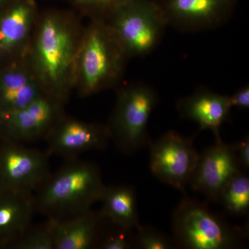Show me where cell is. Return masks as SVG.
I'll return each instance as SVG.
<instances>
[{
  "instance_id": "cell-1",
  "label": "cell",
  "mask_w": 249,
  "mask_h": 249,
  "mask_svg": "<svg viewBox=\"0 0 249 249\" xmlns=\"http://www.w3.org/2000/svg\"><path fill=\"white\" fill-rule=\"evenodd\" d=\"M106 188L95 163L76 157L69 159L36 191V211L47 218L73 217L101 201Z\"/></svg>"
},
{
  "instance_id": "cell-2",
  "label": "cell",
  "mask_w": 249,
  "mask_h": 249,
  "mask_svg": "<svg viewBox=\"0 0 249 249\" xmlns=\"http://www.w3.org/2000/svg\"><path fill=\"white\" fill-rule=\"evenodd\" d=\"M175 242L188 249H229L242 243L246 234L230 225L200 201L186 196L173 214Z\"/></svg>"
},
{
  "instance_id": "cell-3",
  "label": "cell",
  "mask_w": 249,
  "mask_h": 249,
  "mask_svg": "<svg viewBox=\"0 0 249 249\" xmlns=\"http://www.w3.org/2000/svg\"><path fill=\"white\" fill-rule=\"evenodd\" d=\"M158 102V93L143 82L129 84L119 91L107 127L118 150L132 155L150 143L148 123Z\"/></svg>"
},
{
  "instance_id": "cell-4",
  "label": "cell",
  "mask_w": 249,
  "mask_h": 249,
  "mask_svg": "<svg viewBox=\"0 0 249 249\" xmlns=\"http://www.w3.org/2000/svg\"><path fill=\"white\" fill-rule=\"evenodd\" d=\"M109 17V27L129 57L151 53L168 26L155 0H123Z\"/></svg>"
},
{
  "instance_id": "cell-5",
  "label": "cell",
  "mask_w": 249,
  "mask_h": 249,
  "mask_svg": "<svg viewBox=\"0 0 249 249\" xmlns=\"http://www.w3.org/2000/svg\"><path fill=\"white\" fill-rule=\"evenodd\" d=\"M127 57L111 28L97 23L88 34L82 53L83 93L90 94L112 84L120 76Z\"/></svg>"
},
{
  "instance_id": "cell-6",
  "label": "cell",
  "mask_w": 249,
  "mask_h": 249,
  "mask_svg": "<svg viewBox=\"0 0 249 249\" xmlns=\"http://www.w3.org/2000/svg\"><path fill=\"white\" fill-rule=\"evenodd\" d=\"M199 156L193 139L168 131L150 142V170L160 181L184 191L191 181Z\"/></svg>"
},
{
  "instance_id": "cell-7",
  "label": "cell",
  "mask_w": 249,
  "mask_h": 249,
  "mask_svg": "<svg viewBox=\"0 0 249 249\" xmlns=\"http://www.w3.org/2000/svg\"><path fill=\"white\" fill-rule=\"evenodd\" d=\"M48 152L20 142L2 141L0 145V188L36 192L50 174Z\"/></svg>"
},
{
  "instance_id": "cell-8",
  "label": "cell",
  "mask_w": 249,
  "mask_h": 249,
  "mask_svg": "<svg viewBox=\"0 0 249 249\" xmlns=\"http://www.w3.org/2000/svg\"><path fill=\"white\" fill-rule=\"evenodd\" d=\"M168 26L182 32L220 27L235 11L237 0H155Z\"/></svg>"
},
{
  "instance_id": "cell-9",
  "label": "cell",
  "mask_w": 249,
  "mask_h": 249,
  "mask_svg": "<svg viewBox=\"0 0 249 249\" xmlns=\"http://www.w3.org/2000/svg\"><path fill=\"white\" fill-rule=\"evenodd\" d=\"M240 169L233 145L216 142L199 155L189 184L194 191L218 201L224 187L242 173Z\"/></svg>"
},
{
  "instance_id": "cell-10",
  "label": "cell",
  "mask_w": 249,
  "mask_h": 249,
  "mask_svg": "<svg viewBox=\"0 0 249 249\" xmlns=\"http://www.w3.org/2000/svg\"><path fill=\"white\" fill-rule=\"evenodd\" d=\"M57 112L56 105L44 96L21 109L0 112L2 141L23 143L45 137L55 124Z\"/></svg>"
},
{
  "instance_id": "cell-11",
  "label": "cell",
  "mask_w": 249,
  "mask_h": 249,
  "mask_svg": "<svg viewBox=\"0 0 249 249\" xmlns=\"http://www.w3.org/2000/svg\"><path fill=\"white\" fill-rule=\"evenodd\" d=\"M45 138L49 155L69 160L90 150H102L110 136L107 127L67 119L54 124Z\"/></svg>"
},
{
  "instance_id": "cell-12",
  "label": "cell",
  "mask_w": 249,
  "mask_h": 249,
  "mask_svg": "<svg viewBox=\"0 0 249 249\" xmlns=\"http://www.w3.org/2000/svg\"><path fill=\"white\" fill-rule=\"evenodd\" d=\"M73 45L68 31L56 19L48 18L41 27L37 43L40 69L49 81L59 83L71 64Z\"/></svg>"
},
{
  "instance_id": "cell-13",
  "label": "cell",
  "mask_w": 249,
  "mask_h": 249,
  "mask_svg": "<svg viewBox=\"0 0 249 249\" xmlns=\"http://www.w3.org/2000/svg\"><path fill=\"white\" fill-rule=\"evenodd\" d=\"M176 106L183 119L199 124L200 130L212 131L217 142L222 141L221 126L229 119L232 108L229 96L208 89H200L180 98Z\"/></svg>"
},
{
  "instance_id": "cell-14",
  "label": "cell",
  "mask_w": 249,
  "mask_h": 249,
  "mask_svg": "<svg viewBox=\"0 0 249 249\" xmlns=\"http://www.w3.org/2000/svg\"><path fill=\"white\" fill-rule=\"evenodd\" d=\"M35 211L33 193L0 188V247L11 248L31 225Z\"/></svg>"
},
{
  "instance_id": "cell-15",
  "label": "cell",
  "mask_w": 249,
  "mask_h": 249,
  "mask_svg": "<svg viewBox=\"0 0 249 249\" xmlns=\"http://www.w3.org/2000/svg\"><path fill=\"white\" fill-rule=\"evenodd\" d=\"M52 219L54 249H88L101 240L103 220L101 211L90 209L65 219Z\"/></svg>"
},
{
  "instance_id": "cell-16",
  "label": "cell",
  "mask_w": 249,
  "mask_h": 249,
  "mask_svg": "<svg viewBox=\"0 0 249 249\" xmlns=\"http://www.w3.org/2000/svg\"><path fill=\"white\" fill-rule=\"evenodd\" d=\"M101 202V214L117 227L136 229L140 226L137 211V194L127 185L106 186Z\"/></svg>"
},
{
  "instance_id": "cell-17",
  "label": "cell",
  "mask_w": 249,
  "mask_h": 249,
  "mask_svg": "<svg viewBox=\"0 0 249 249\" xmlns=\"http://www.w3.org/2000/svg\"><path fill=\"white\" fill-rule=\"evenodd\" d=\"M42 96L39 85L25 72L9 70L0 76V112L21 109Z\"/></svg>"
},
{
  "instance_id": "cell-18",
  "label": "cell",
  "mask_w": 249,
  "mask_h": 249,
  "mask_svg": "<svg viewBox=\"0 0 249 249\" xmlns=\"http://www.w3.org/2000/svg\"><path fill=\"white\" fill-rule=\"evenodd\" d=\"M32 16L30 5L22 3L9 11L0 20V50L7 51L24 40Z\"/></svg>"
},
{
  "instance_id": "cell-19",
  "label": "cell",
  "mask_w": 249,
  "mask_h": 249,
  "mask_svg": "<svg viewBox=\"0 0 249 249\" xmlns=\"http://www.w3.org/2000/svg\"><path fill=\"white\" fill-rule=\"evenodd\" d=\"M224 209L234 216H242L249 209V178L242 173L232 178L224 187L219 198Z\"/></svg>"
},
{
  "instance_id": "cell-20",
  "label": "cell",
  "mask_w": 249,
  "mask_h": 249,
  "mask_svg": "<svg viewBox=\"0 0 249 249\" xmlns=\"http://www.w3.org/2000/svg\"><path fill=\"white\" fill-rule=\"evenodd\" d=\"M11 249H54L53 222L52 219L40 225L30 226L16 242Z\"/></svg>"
},
{
  "instance_id": "cell-21",
  "label": "cell",
  "mask_w": 249,
  "mask_h": 249,
  "mask_svg": "<svg viewBox=\"0 0 249 249\" xmlns=\"http://www.w3.org/2000/svg\"><path fill=\"white\" fill-rule=\"evenodd\" d=\"M134 245L142 249H170L173 241L169 237L151 227L139 226L136 229Z\"/></svg>"
},
{
  "instance_id": "cell-22",
  "label": "cell",
  "mask_w": 249,
  "mask_h": 249,
  "mask_svg": "<svg viewBox=\"0 0 249 249\" xmlns=\"http://www.w3.org/2000/svg\"><path fill=\"white\" fill-rule=\"evenodd\" d=\"M132 229H123L122 232H118L105 237L100 240L98 247L103 249H128L134 245V237L129 232Z\"/></svg>"
},
{
  "instance_id": "cell-23",
  "label": "cell",
  "mask_w": 249,
  "mask_h": 249,
  "mask_svg": "<svg viewBox=\"0 0 249 249\" xmlns=\"http://www.w3.org/2000/svg\"><path fill=\"white\" fill-rule=\"evenodd\" d=\"M232 107H235L237 109H248L249 108V86L245 85L232 96H229Z\"/></svg>"
},
{
  "instance_id": "cell-24",
  "label": "cell",
  "mask_w": 249,
  "mask_h": 249,
  "mask_svg": "<svg viewBox=\"0 0 249 249\" xmlns=\"http://www.w3.org/2000/svg\"><path fill=\"white\" fill-rule=\"evenodd\" d=\"M236 156L241 168L249 169V138L246 137L242 142L233 145Z\"/></svg>"
},
{
  "instance_id": "cell-25",
  "label": "cell",
  "mask_w": 249,
  "mask_h": 249,
  "mask_svg": "<svg viewBox=\"0 0 249 249\" xmlns=\"http://www.w3.org/2000/svg\"><path fill=\"white\" fill-rule=\"evenodd\" d=\"M81 4L88 5L103 11H107L109 16L116 6L123 0H76Z\"/></svg>"
}]
</instances>
